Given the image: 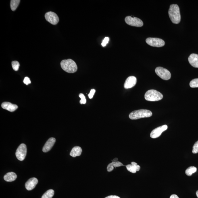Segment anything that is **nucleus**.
Returning a JSON list of instances; mask_svg holds the SVG:
<instances>
[{"mask_svg": "<svg viewBox=\"0 0 198 198\" xmlns=\"http://www.w3.org/2000/svg\"><path fill=\"white\" fill-rule=\"evenodd\" d=\"M109 41V38L108 37H105L103 40L102 43H101L102 46L103 47H105L107 43H108Z\"/></svg>", "mask_w": 198, "mask_h": 198, "instance_id": "bb28decb", "label": "nucleus"}, {"mask_svg": "<svg viewBox=\"0 0 198 198\" xmlns=\"http://www.w3.org/2000/svg\"><path fill=\"white\" fill-rule=\"evenodd\" d=\"M170 198H179L178 196L176 195H172L171 196Z\"/></svg>", "mask_w": 198, "mask_h": 198, "instance_id": "7c9ffc66", "label": "nucleus"}, {"mask_svg": "<svg viewBox=\"0 0 198 198\" xmlns=\"http://www.w3.org/2000/svg\"><path fill=\"white\" fill-rule=\"evenodd\" d=\"M196 195L197 197L198 198V190L196 192Z\"/></svg>", "mask_w": 198, "mask_h": 198, "instance_id": "72a5a7b5", "label": "nucleus"}, {"mask_svg": "<svg viewBox=\"0 0 198 198\" xmlns=\"http://www.w3.org/2000/svg\"><path fill=\"white\" fill-rule=\"evenodd\" d=\"M82 150L81 148L78 146L73 147L71 151L70 155L71 156L75 157L80 156L81 155Z\"/></svg>", "mask_w": 198, "mask_h": 198, "instance_id": "f3484780", "label": "nucleus"}, {"mask_svg": "<svg viewBox=\"0 0 198 198\" xmlns=\"http://www.w3.org/2000/svg\"><path fill=\"white\" fill-rule=\"evenodd\" d=\"M26 146L24 143L21 144L17 148L16 153V156L18 160H24L26 155Z\"/></svg>", "mask_w": 198, "mask_h": 198, "instance_id": "0eeeda50", "label": "nucleus"}, {"mask_svg": "<svg viewBox=\"0 0 198 198\" xmlns=\"http://www.w3.org/2000/svg\"><path fill=\"white\" fill-rule=\"evenodd\" d=\"M125 21L127 24L132 26L141 27L143 25V22L141 19L135 17L127 16L125 19Z\"/></svg>", "mask_w": 198, "mask_h": 198, "instance_id": "423d86ee", "label": "nucleus"}, {"mask_svg": "<svg viewBox=\"0 0 198 198\" xmlns=\"http://www.w3.org/2000/svg\"><path fill=\"white\" fill-rule=\"evenodd\" d=\"M45 18L47 22L54 25L57 24L59 21V17L57 14L52 11L46 13Z\"/></svg>", "mask_w": 198, "mask_h": 198, "instance_id": "1a4fd4ad", "label": "nucleus"}, {"mask_svg": "<svg viewBox=\"0 0 198 198\" xmlns=\"http://www.w3.org/2000/svg\"><path fill=\"white\" fill-rule=\"evenodd\" d=\"M105 198H120V197L118 196H114V195H111L108 196Z\"/></svg>", "mask_w": 198, "mask_h": 198, "instance_id": "c756f323", "label": "nucleus"}, {"mask_svg": "<svg viewBox=\"0 0 198 198\" xmlns=\"http://www.w3.org/2000/svg\"><path fill=\"white\" fill-rule=\"evenodd\" d=\"M61 68L65 72L69 73H74L78 70L76 63L72 59H65L61 63Z\"/></svg>", "mask_w": 198, "mask_h": 198, "instance_id": "f03ea898", "label": "nucleus"}, {"mask_svg": "<svg viewBox=\"0 0 198 198\" xmlns=\"http://www.w3.org/2000/svg\"><path fill=\"white\" fill-rule=\"evenodd\" d=\"M116 161H118V159L116 158L114 159H113V162H116Z\"/></svg>", "mask_w": 198, "mask_h": 198, "instance_id": "473e14b6", "label": "nucleus"}, {"mask_svg": "<svg viewBox=\"0 0 198 198\" xmlns=\"http://www.w3.org/2000/svg\"><path fill=\"white\" fill-rule=\"evenodd\" d=\"M131 164L133 165H134V166H136V165H138L137 163H136L135 162H132L131 163Z\"/></svg>", "mask_w": 198, "mask_h": 198, "instance_id": "2f4dec72", "label": "nucleus"}, {"mask_svg": "<svg viewBox=\"0 0 198 198\" xmlns=\"http://www.w3.org/2000/svg\"><path fill=\"white\" fill-rule=\"evenodd\" d=\"M1 107L3 109H6L8 111L10 112H13L16 110L18 108V106L16 104L11 103H10L5 102L3 103L2 104Z\"/></svg>", "mask_w": 198, "mask_h": 198, "instance_id": "4468645a", "label": "nucleus"}, {"mask_svg": "<svg viewBox=\"0 0 198 198\" xmlns=\"http://www.w3.org/2000/svg\"><path fill=\"white\" fill-rule=\"evenodd\" d=\"M20 1V0H11L10 2V7L11 10L13 11L16 10L18 6Z\"/></svg>", "mask_w": 198, "mask_h": 198, "instance_id": "aec40b11", "label": "nucleus"}, {"mask_svg": "<svg viewBox=\"0 0 198 198\" xmlns=\"http://www.w3.org/2000/svg\"><path fill=\"white\" fill-rule=\"evenodd\" d=\"M168 14L171 21L173 23L178 24L180 22L181 16L180 8L177 5L172 4L170 6Z\"/></svg>", "mask_w": 198, "mask_h": 198, "instance_id": "f257e3e1", "label": "nucleus"}, {"mask_svg": "<svg viewBox=\"0 0 198 198\" xmlns=\"http://www.w3.org/2000/svg\"><path fill=\"white\" fill-rule=\"evenodd\" d=\"M152 115V111L147 109H140V110L134 111L131 113L129 115V118L131 120L149 118Z\"/></svg>", "mask_w": 198, "mask_h": 198, "instance_id": "7ed1b4c3", "label": "nucleus"}, {"mask_svg": "<svg viewBox=\"0 0 198 198\" xmlns=\"http://www.w3.org/2000/svg\"><path fill=\"white\" fill-rule=\"evenodd\" d=\"M24 83L26 85H28V84L31 83V81H30V78L27 77H25L23 81Z\"/></svg>", "mask_w": 198, "mask_h": 198, "instance_id": "c85d7f7f", "label": "nucleus"}, {"mask_svg": "<svg viewBox=\"0 0 198 198\" xmlns=\"http://www.w3.org/2000/svg\"><path fill=\"white\" fill-rule=\"evenodd\" d=\"M192 153L196 154L198 153V141L194 144L193 147Z\"/></svg>", "mask_w": 198, "mask_h": 198, "instance_id": "a878e982", "label": "nucleus"}, {"mask_svg": "<svg viewBox=\"0 0 198 198\" xmlns=\"http://www.w3.org/2000/svg\"><path fill=\"white\" fill-rule=\"evenodd\" d=\"M190 64L195 68H198V55L196 54H192L188 58Z\"/></svg>", "mask_w": 198, "mask_h": 198, "instance_id": "2eb2a0df", "label": "nucleus"}, {"mask_svg": "<svg viewBox=\"0 0 198 198\" xmlns=\"http://www.w3.org/2000/svg\"><path fill=\"white\" fill-rule=\"evenodd\" d=\"M122 166H124L123 164L119 161L112 162L110 163L107 166V172H111L114 169V167H119Z\"/></svg>", "mask_w": 198, "mask_h": 198, "instance_id": "a211bd4d", "label": "nucleus"}, {"mask_svg": "<svg viewBox=\"0 0 198 198\" xmlns=\"http://www.w3.org/2000/svg\"><path fill=\"white\" fill-rule=\"evenodd\" d=\"M126 167L127 170L129 172L132 173H135L136 172L139 171L141 167L138 165L136 166H134L132 164H128L126 166Z\"/></svg>", "mask_w": 198, "mask_h": 198, "instance_id": "6ab92c4d", "label": "nucleus"}, {"mask_svg": "<svg viewBox=\"0 0 198 198\" xmlns=\"http://www.w3.org/2000/svg\"><path fill=\"white\" fill-rule=\"evenodd\" d=\"M79 97L81 99L80 103L81 104H84L86 103V100L85 96L83 94L80 93L79 94Z\"/></svg>", "mask_w": 198, "mask_h": 198, "instance_id": "393cba45", "label": "nucleus"}, {"mask_svg": "<svg viewBox=\"0 0 198 198\" xmlns=\"http://www.w3.org/2000/svg\"><path fill=\"white\" fill-rule=\"evenodd\" d=\"M155 72L160 77L164 80H168L171 78V74L167 69L161 67H157L155 69Z\"/></svg>", "mask_w": 198, "mask_h": 198, "instance_id": "39448f33", "label": "nucleus"}, {"mask_svg": "<svg viewBox=\"0 0 198 198\" xmlns=\"http://www.w3.org/2000/svg\"><path fill=\"white\" fill-rule=\"evenodd\" d=\"M197 172V168L194 166H191L186 169L185 173L188 176H191L192 174Z\"/></svg>", "mask_w": 198, "mask_h": 198, "instance_id": "412c9836", "label": "nucleus"}, {"mask_svg": "<svg viewBox=\"0 0 198 198\" xmlns=\"http://www.w3.org/2000/svg\"><path fill=\"white\" fill-rule=\"evenodd\" d=\"M190 87L192 88L198 87V78L192 80L190 83Z\"/></svg>", "mask_w": 198, "mask_h": 198, "instance_id": "5701e85b", "label": "nucleus"}, {"mask_svg": "<svg viewBox=\"0 0 198 198\" xmlns=\"http://www.w3.org/2000/svg\"><path fill=\"white\" fill-rule=\"evenodd\" d=\"M137 82L135 77L130 76L127 79L124 84V87L126 89H129L134 87Z\"/></svg>", "mask_w": 198, "mask_h": 198, "instance_id": "9b49d317", "label": "nucleus"}, {"mask_svg": "<svg viewBox=\"0 0 198 198\" xmlns=\"http://www.w3.org/2000/svg\"><path fill=\"white\" fill-rule=\"evenodd\" d=\"M168 126L166 125L158 127L153 130L151 132V137L152 138H156L159 137L163 132L166 130Z\"/></svg>", "mask_w": 198, "mask_h": 198, "instance_id": "9d476101", "label": "nucleus"}, {"mask_svg": "<svg viewBox=\"0 0 198 198\" xmlns=\"http://www.w3.org/2000/svg\"><path fill=\"white\" fill-rule=\"evenodd\" d=\"M55 192L53 189H50L43 194L41 198H52Z\"/></svg>", "mask_w": 198, "mask_h": 198, "instance_id": "4be33fe9", "label": "nucleus"}, {"mask_svg": "<svg viewBox=\"0 0 198 198\" xmlns=\"http://www.w3.org/2000/svg\"><path fill=\"white\" fill-rule=\"evenodd\" d=\"M146 100L149 101H157L160 100L163 98V95L160 92L155 90H150L146 92L145 95Z\"/></svg>", "mask_w": 198, "mask_h": 198, "instance_id": "20e7f679", "label": "nucleus"}, {"mask_svg": "<svg viewBox=\"0 0 198 198\" xmlns=\"http://www.w3.org/2000/svg\"><path fill=\"white\" fill-rule=\"evenodd\" d=\"M38 183V180L35 178L30 179L25 184V187L28 190H31L35 187Z\"/></svg>", "mask_w": 198, "mask_h": 198, "instance_id": "ddd939ff", "label": "nucleus"}, {"mask_svg": "<svg viewBox=\"0 0 198 198\" xmlns=\"http://www.w3.org/2000/svg\"><path fill=\"white\" fill-rule=\"evenodd\" d=\"M146 42L148 45L152 47H161L165 45L164 40L159 38H147Z\"/></svg>", "mask_w": 198, "mask_h": 198, "instance_id": "6e6552de", "label": "nucleus"}, {"mask_svg": "<svg viewBox=\"0 0 198 198\" xmlns=\"http://www.w3.org/2000/svg\"><path fill=\"white\" fill-rule=\"evenodd\" d=\"M11 64H12V68L13 69V70L15 71H18L19 67H20V63H19L18 61H13L11 63Z\"/></svg>", "mask_w": 198, "mask_h": 198, "instance_id": "b1692460", "label": "nucleus"}, {"mask_svg": "<svg viewBox=\"0 0 198 198\" xmlns=\"http://www.w3.org/2000/svg\"><path fill=\"white\" fill-rule=\"evenodd\" d=\"M17 177V175L14 172H9L4 176V179L7 182H11L14 181Z\"/></svg>", "mask_w": 198, "mask_h": 198, "instance_id": "dca6fc26", "label": "nucleus"}, {"mask_svg": "<svg viewBox=\"0 0 198 198\" xmlns=\"http://www.w3.org/2000/svg\"><path fill=\"white\" fill-rule=\"evenodd\" d=\"M95 92V89H91L90 91V93L88 95V97L89 99H92L93 98V96Z\"/></svg>", "mask_w": 198, "mask_h": 198, "instance_id": "cd10ccee", "label": "nucleus"}, {"mask_svg": "<svg viewBox=\"0 0 198 198\" xmlns=\"http://www.w3.org/2000/svg\"><path fill=\"white\" fill-rule=\"evenodd\" d=\"M56 139L54 138H51L48 139L42 149L44 152H47L51 149L55 145Z\"/></svg>", "mask_w": 198, "mask_h": 198, "instance_id": "f8f14e48", "label": "nucleus"}]
</instances>
